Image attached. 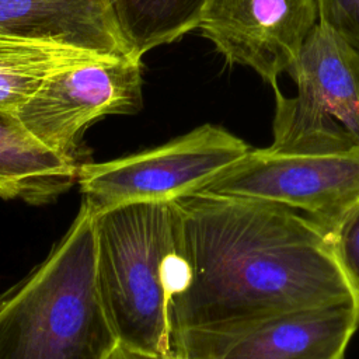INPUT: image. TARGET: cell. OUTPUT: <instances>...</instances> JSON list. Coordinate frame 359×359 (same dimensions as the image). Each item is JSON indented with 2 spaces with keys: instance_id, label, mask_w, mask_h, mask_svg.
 <instances>
[{
  "instance_id": "11",
  "label": "cell",
  "mask_w": 359,
  "mask_h": 359,
  "mask_svg": "<svg viewBox=\"0 0 359 359\" xmlns=\"http://www.w3.org/2000/svg\"><path fill=\"white\" fill-rule=\"evenodd\" d=\"M79 165L38 143L13 115L0 114V198L49 203L77 184Z\"/></svg>"
},
{
  "instance_id": "7",
  "label": "cell",
  "mask_w": 359,
  "mask_h": 359,
  "mask_svg": "<svg viewBox=\"0 0 359 359\" xmlns=\"http://www.w3.org/2000/svg\"><path fill=\"white\" fill-rule=\"evenodd\" d=\"M140 108L142 59L104 56L48 76L13 116L38 143L80 163V142L93 122Z\"/></svg>"
},
{
  "instance_id": "10",
  "label": "cell",
  "mask_w": 359,
  "mask_h": 359,
  "mask_svg": "<svg viewBox=\"0 0 359 359\" xmlns=\"http://www.w3.org/2000/svg\"><path fill=\"white\" fill-rule=\"evenodd\" d=\"M0 39L135 57L109 0H0Z\"/></svg>"
},
{
  "instance_id": "15",
  "label": "cell",
  "mask_w": 359,
  "mask_h": 359,
  "mask_svg": "<svg viewBox=\"0 0 359 359\" xmlns=\"http://www.w3.org/2000/svg\"><path fill=\"white\" fill-rule=\"evenodd\" d=\"M320 22L359 50V0H318Z\"/></svg>"
},
{
  "instance_id": "6",
  "label": "cell",
  "mask_w": 359,
  "mask_h": 359,
  "mask_svg": "<svg viewBox=\"0 0 359 359\" xmlns=\"http://www.w3.org/2000/svg\"><path fill=\"white\" fill-rule=\"evenodd\" d=\"M198 192L283 205L334 237L359 203V147L327 154L251 147Z\"/></svg>"
},
{
  "instance_id": "13",
  "label": "cell",
  "mask_w": 359,
  "mask_h": 359,
  "mask_svg": "<svg viewBox=\"0 0 359 359\" xmlns=\"http://www.w3.org/2000/svg\"><path fill=\"white\" fill-rule=\"evenodd\" d=\"M97 57L104 56L56 45L0 39V114L14 115L48 76Z\"/></svg>"
},
{
  "instance_id": "1",
  "label": "cell",
  "mask_w": 359,
  "mask_h": 359,
  "mask_svg": "<svg viewBox=\"0 0 359 359\" xmlns=\"http://www.w3.org/2000/svg\"><path fill=\"white\" fill-rule=\"evenodd\" d=\"M172 203L180 219L172 341L184 330L244 328L353 302L332 236L303 213L210 192H192Z\"/></svg>"
},
{
  "instance_id": "9",
  "label": "cell",
  "mask_w": 359,
  "mask_h": 359,
  "mask_svg": "<svg viewBox=\"0 0 359 359\" xmlns=\"http://www.w3.org/2000/svg\"><path fill=\"white\" fill-rule=\"evenodd\" d=\"M318 22V0H209L198 28L227 65L248 67L278 90Z\"/></svg>"
},
{
  "instance_id": "8",
  "label": "cell",
  "mask_w": 359,
  "mask_h": 359,
  "mask_svg": "<svg viewBox=\"0 0 359 359\" xmlns=\"http://www.w3.org/2000/svg\"><path fill=\"white\" fill-rule=\"evenodd\" d=\"M359 327L353 302L286 313L244 328L178 332L180 359H344Z\"/></svg>"
},
{
  "instance_id": "2",
  "label": "cell",
  "mask_w": 359,
  "mask_h": 359,
  "mask_svg": "<svg viewBox=\"0 0 359 359\" xmlns=\"http://www.w3.org/2000/svg\"><path fill=\"white\" fill-rule=\"evenodd\" d=\"M118 345L94 266V216L83 202L65 236L0 293V359H108Z\"/></svg>"
},
{
  "instance_id": "3",
  "label": "cell",
  "mask_w": 359,
  "mask_h": 359,
  "mask_svg": "<svg viewBox=\"0 0 359 359\" xmlns=\"http://www.w3.org/2000/svg\"><path fill=\"white\" fill-rule=\"evenodd\" d=\"M93 216L95 280L118 344L172 355L170 303L180 262L172 201L128 203Z\"/></svg>"
},
{
  "instance_id": "5",
  "label": "cell",
  "mask_w": 359,
  "mask_h": 359,
  "mask_svg": "<svg viewBox=\"0 0 359 359\" xmlns=\"http://www.w3.org/2000/svg\"><path fill=\"white\" fill-rule=\"evenodd\" d=\"M251 146L205 123L158 147L102 163H81L77 184L93 213L137 202H171L198 192Z\"/></svg>"
},
{
  "instance_id": "12",
  "label": "cell",
  "mask_w": 359,
  "mask_h": 359,
  "mask_svg": "<svg viewBox=\"0 0 359 359\" xmlns=\"http://www.w3.org/2000/svg\"><path fill=\"white\" fill-rule=\"evenodd\" d=\"M209 0H109L132 55L171 43L199 27Z\"/></svg>"
},
{
  "instance_id": "16",
  "label": "cell",
  "mask_w": 359,
  "mask_h": 359,
  "mask_svg": "<svg viewBox=\"0 0 359 359\" xmlns=\"http://www.w3.org/2000/svg\"><path fill=\"white\" fill-rule=\"evenodd\" d=\"M108 359H180L175 355H154L147 353L136 349H130L128 346H123L118 344L115 349L111 352Z\"/></svg>"
},
{
  "instance_id": "4",
  "label": "cell",
  "mask_w": 359,
  "mask_h": 359,
  "mask_svg": "<svg viewBox=\"0 0 359 359\" xmlns=\"http://www.w3.org/2000/svg\"><path fill=\"white\" fill-rule=\"evenodd\" d=\"M294 97L273 90L271 149L327 154L359 147V50L318 22L294 70Z\"/></svg>"
},
{
  "instance_id": "14",
  "label": "cell",
  "mask_w": 359,
  "mask_h": 359,
  "mask_svg": "<svg viewBox=\"0 0 359 359\" xmlns=\"http://www.w3.org/2000/svg\"><path fill=\"white\" fill-rule=\"evenodd\" d=\"M332 240L338 265L359 314V203L346 216Z\"/></svg>"
}]
</instances>
